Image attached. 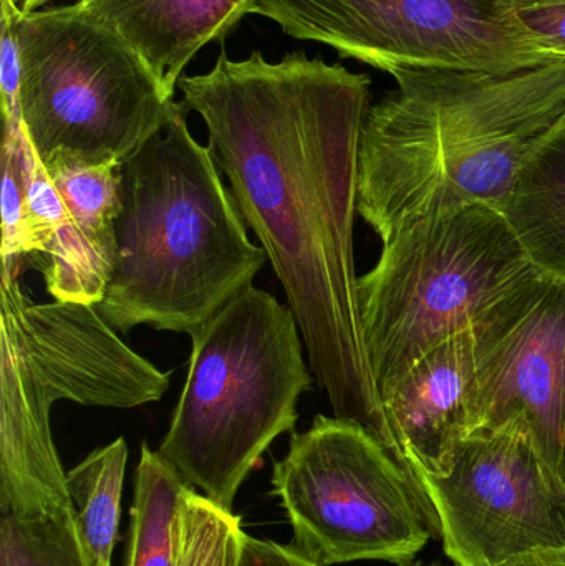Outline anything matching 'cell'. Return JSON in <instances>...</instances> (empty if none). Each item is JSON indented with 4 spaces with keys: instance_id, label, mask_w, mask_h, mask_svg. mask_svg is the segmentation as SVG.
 <instances>
[{
    "instance_id": "obj_1",
    "label": "cell",
    "mask_w": 565,
    "mask_h": 566,
    "mask_svg": "<svg viewBox=\"0 0 565 566\" xmlns=\"http://www.w3.org/2000/svg\"><path fill=\"white\" fill-rule=\"evenodd\" d=\"M178 86L284 289L334 416L364 426L391 452L354 251L370 78L301 52L279 62L222 52L212 70Z\"/></svg>"
},
{
    "instance_id": "obj_2",
    "label": "cell",
    "mask_w": 565,
    "mask_h": 566,
    "mask_svg": "<svg viewBox=\"0 0 565 566\" xmlns=\"http://www.w3.org/2000/svg\"><path fill=\"white\" fill-rule=\"evenodd\" d=\"M370 106L358 216L384 242L438 212L503 209L521 169L565 125V59L508 75L400 70Z\"/></svg>"
},
{
    "instance_id": "obj_3",
    "label": "cell",
    "mask_w": 565,
    "mask_h": 566,
    "mask_svg": "<svg viewBox=\"0 0 565 566\" xmlns=\"http://www.w3.org/2000/svg\"><path fill=\"white\" fill-rule=\"evenodd\" d=\"M185 109L176 103L118 168L115 269L96 310L123 333L148 325L192 336L269 262Z\"/></svg>"
},
{
    "instance_id": "obj_4",
    "label": "cell",
    "mask_w": 565,
    "mask_h": 566,
    "mask_svg": "<svg viewBox=\"0 0 565 566\" xmlns=\"http://www.w3.org/2000/svg\"><path fill=\"white\" fill-rule=\"evenodd\" d=\"M19 261L2 259L0 283V517H70L53 405L138 408L165 396L171 373L133 352L96 305L33 302Z\"/></svg>"
},
{
    "instance_id": "obj_5",
    "label": "cell",
    "mask_w": 565,
    "mask_h": 566,
    "mask_svg": "<svg viewBox=\"0 0 565 566\" xmlns=\"http://www.w3.org/2000/svg\"><path fill=\"white\" fill-rule=\"evenodd\" d=\"M191 339L188 376L158 452L191 488L232 512L269 446L294 431L314 373L292 310L254 285Z\"/></svg>"
},
{
    "instance_id": "obj_6",
    "label": "cell",
    "mask_w": 565,
    "mask_h": 566,
    "mask_svg": "<svg viewBox=\"0 0 565 566\" xmlns=\"http://www.w3.org/2000/svg\"><path fill=\"white\" fill-rule=\"evenodd\" d=\"M534 272L503 212L490 206L428 216L384 242L375 268L358 277L380 396Z\"/></svg>"
},
{
    "instance_id": "obj_7",
    "label": "cell",
    "mask_w": 565,
    "mask_h": 566,
    "mask_svg": "<svg viewBox=\"0 0 565 566\" xmlns=\"http://www.w3.org/2000/svg\"><path fill=\"white\" fill-rule=\"evenodd\" d=\"M9 12L19 108L36 158L119 166L168 118L175 98L138 55L79 6Z\"/></svg>"
},
{
    "instance_id": "obj_8",
    "label": "cell",
    "mask_w": 565,
    "mask_h": 566,
    "mask_svg": "<svg viewBox=\"0 0 565 566\" xmlns=\"http://www.w3.org/2000/svg\"><path fill=\"white\" fill-rule=\"evenodd\" d=\"M272 488L291 522L289 545L317 566L400 565L437 537L404 465L352 419L318 415L292 432Z\"/></svg>"
},
{
    "instance_id": "obj_9",
    "label": "cell",
    "mask_w": 565,
    "mask_h": 566,
    "mask_svg": "<svg viewBox=\"0 0 565 566\" xmlns=\"http://www.w3.org/2000/svg\"><path fill=\"white\" fill-rule=\"evenodd\" d=\"M292 39L394 75L463 70L508 75L561 56L517 15L516 0H252Z\"/></svg>"
},
{
    "instance_id": "obj_10",
    "label": "cell",
    "mask_w": 565,
    "mask_h": 566,
    "mask_svg": "<svg viewBox=\"0 0 565 566\" xmlns=\"http://www.w3.org/2000/svg\"><path fill=\"white\" fill-rule=\"evenodd\" d=\"M418 491L457 566L565 552V484L520 432L463 439L450 471L423 479Z\"/></svg>"
},
{
    "instance_id": "obj_11",
    "label": "cell",
    "mask_w": 565,
    "mask_h": 566,
    "mask_svg": "<svg viewBox=\"0 0 565 566\" xmlns=\"http://www.w3.org/2000/svg\"><path fill=\"white\" fill-rule=\"evenodd\" d=\"M470 333L467 438L520 432L565 484V283L534 272Z\"/></svg>"
},
{
    "instance_id": "obj_12",
    "label": "cell",
    "mask_w": 565,
    "mask_h": 566,
    "mask_svg": "<svg viewBox=\"0 0 565 566\" xmlns=\"http://www.w3.org/2000/svg\"><path fill=\"white\" fill-rule=\"evenodd\" d=\"M471 376L473 339L467 332L418 359L381 395L391 454L417 489L423 479L447 474L467 439Z\"/></svg>"
},
{
    "instance_id": "obj_13",
    "label": "cell",
    "mask_w": 565,
    "mask_h": 566,
    "mask_svg": "<svg viewBox=\"0 0 565 566\" xmlns=\"http://www.w3.org/2000/svg\"><path fill=\"white\" fill-rule=\"evenodd\" d=\"M76 6L116 33L172 98L196 53L254 13L252 0H79Z\"/></svg>"
},
{
    "instance_id": "obj_14",
    "label": "cell",
    "mask_w": 565,
    "mask_h": 566,
    "mask_svg": "<svg viewBox=\"0 0 565 566\" xmlns=\"http://www.w3.org/2000/svg\"><path fill=\"white\" fill-rule=\"evenodd\" d=\"M501 212L533 268L565 283V125L521 169Z\"/></svg>"
},
{
    "instance_id": "obj_15",
    "label": "cell",
    "mask_w": 565,
    "mask_h": 566,
    "mask_svg": "<svg viewBox=\"0 0 565 566\" xmlns=\"http://www.w3.org/2000/svg\"><path fill=\"white\" fill-rule=\"evenodd\" d=\"M188 488L179 472L143 442L123 566H178L179 522Z\"/></svg>"
},
{
    "instance_id": "obj_16",
    "label": "cell",
    "mask_w": 565,
    "mask_h": 566,
    "mask_svg": "<svg viewBox=\"0 0 565 566\" xmlns=\"http://www.w3.org/2000/svg\"><path fill=\"white\" fill-rule=\"evenodd\" d=\"M128 446L118 438L66 472L80 545L90 566H112L122 518Z\"/></svg>"
},
{
    "instance_id": "obj_17",
    "label": "cell",
    "mask_w": 565,
    "mask_h": 566,
    "mask_svg": "<svg viewBox=\"0 0 565 566\" xmlns=\"http://www.w3.org/2000/svg\"><path fill=\"white\" fill-rule=\"evenodd\" d=\"M43 166L62 196L69 224L90 238L115 241L119 166L86 165L72 159H52Z\"/></svg>"
},
{
    "instance_id": "obj_18",
    "label": "cell",
    "mask_w": 565,
    "mask_h": 566,
    "mask_svg": "<svg viewBox=\"0 0 565 566\" xmlns=\"http://www.w3.org/2000/svg\"><path fill=\"white\" fill-rule=\"evenodd\" d=\"M241 518L189 485L181 505L178 566H238Z\"/></svg>"
},
{
    "instance_id": "obj_19",
    "label": "cell",
    "mask_w": 565,
    "mask_h": 566,
    "mask_svg": "<svg viewBox=\"0 0 565 566\" xmlns=\"http://www.w3.org/2000/svg\"><path fill=\"white\" fill-rule=\"evenodd\" d=\"M0 566H90L72 517H0Z\"/></svg>"
},
{
    "instance_id": "obj_20",
    "label": "cell",
    "mask_w": 565,
    "mask_h": 566,
    "mask_svg": "<svg viewBox=\"0 0 565 566\" xmlns=\"http://www.w3.org/2000/svg\"><path fill=\"white\" fill-rule=\"evenodd\" d=\"M33 153L19 116L3 118L2 259H22L20 234Z\"/></svg>"
},
{
    "instance_id": "obj_21",
    "label": "cell",
    "mask_w": 565,
    "mask_h": 566,
    "mask_svg": "<svg viewBox=\"0 0 565 566\" xmlns=\"http://www.w3.org/2000/svg\"><path fill=\"white\" fill-rule=\"evenodd\" d=\"M516 10L534 39L565 59V0H516Z\"/></svg>"
},
{
    "instance_id": "obj_22",
    "label": "cell",
    "mask_w": 565,
    "mask_h": 566,
    "mask_svg": "<svg viewBox=\"0 0 565 566\" xmlns=\"http://www.w3.org/2000/svg\"><path fill=\"white\" fill-rule=\"evenodd\" d=\"M20 62L15 35L9 12L2 9V39H0V88H2L3 118L20 115Z\"/></svg>"
},
{
    "instance_id": "obj_23",
    "label": "cell",
    "mask_w": 565,
    "mask_h": 566,
    "mask_svg": "<svg viewBox=\"0 0 565 566\" xmlns=\"http://www.w3.org/2000/svg\"><path fill=\"white\" fill-rule=\"evenodd\" d=\"M238 566H317L301 557L291 545L242 535Z\"/></svg>"
},
{
    "instance_id": "obj_24",
    "label": "cell",
    "mask_w": 565,
    "mask_h": 566,
    "mask_svg": "<svg viewBox=\"0 0 565 566\" xmlns=\"http://www.w3.org/2000/svg\"><path fill=\"white\" fill-rule=\"evenodd\" d=\"M508 566H565V552H547L523 558Z\"/></svg>"
},
{
    "instance_id": "obj_25",
    "label": "cell",
    "mask_w": 565,
    "mask_h": 566,
    "mask_svg": "<svg viewBox=\"0 0 565 566\" xmlns=\"http://www.w3.org/2000/svg\"><path fill=\"white\" fill-rule=\"evenodd\" d=\"M6 2L9 3L15 12L30 13L42 9V6H45L50 0H6Z\"/></svg>"
},
{
    "instance_id": "obj_26",
    "label": "cell",
    "mask_w": 565,
    "mask_h": 566,
    "mask_svg": "<svg viewBox=\"0 0 565 566\" xmlns=\"http://www.w3.org/2000/svg\"><path fill=\"white\" fill-rule=\"evenodd\" d=\"M398 566H447L443 562L435 560V562H421L417 560V558H411V560L404 562Z\"/></svg>"
}]
</instances>
